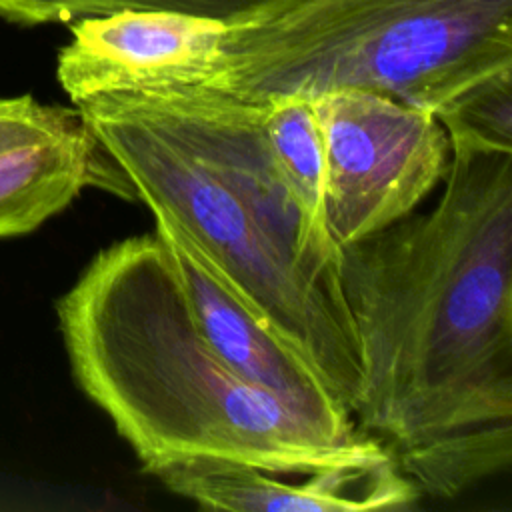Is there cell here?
Listing matches in <instances>:
<instances>
[{"instance_id": "52a82bcc", "label": "cell", "mask_w": 512, "mask_h": 512, "mask_svg": "<svg viewBox=\"0 0 512 512\" xmlns=\"http://www.w3.org/2000/svg\"><path fill=\"white\" fill-rule=\"evenodd\" d=\"M226 26L172 12L78 18L60 48L56 76L72 104L100 94L210 84Z\"/></svg>"}, {"instance_id": "277c9868", "label": "cell", "mask_w": 512, "mask_h": 512, "mask_svg": "<svg viewBox=\"0 0 512 512\" xmlns=\"http://www.w3.org/2000/svg\"><path fill=\"white\" fill-rule=\"evenodd\" d=\"M512 74V0H296L224 30L210 84L248 102L368 90L436 118Z\"/></svg>"}, {"instance_id": "9c48e42d", "label": "cell", "mask_w": 512, "mask_h": 512, "mask_svg": "<svg viewBox=\"0 0 512 512\" xmlns=\"http://www.w3.org/2000/svg\"><path fill=\"white\" fill-rule=\"evenodd\" d=\"M86 186L128 192L130 198L124 176L86 122L66 134L0 152V238L36 230Z\"/></svg>"}, {"instance_id": "7c38bea8", "label": "cell", "mask_w": 512, "mask_h": 512, "mask_svg": "<svg viewBox=\"0 0 512 512\" xmlns=\"http://www.w3.org/2000/svg\"><path fill=\"white\" fill-rule=\"evenodd\" d=\"M448 140L512 150V74L500 76L438 116Z\"/></svg>"}, {"instance_id": "3957f363", "label": "cell", "mask_w": 512, "mask_h": 512, "mask_svg": "<svg viewBox=\"0 0 512 512\" xmlns=\"http://www.w3.org/2000/svg\"><path fill=\"white\" fill-rule=\"evenodd\" d=\"M54 310L78 388L152 476L186 460L302 472L384 448L330 436L226 364L156 232L98 250Z\"/></svg>"}, {"instance_id": "8fae6325", "label": "cell", "mask_w": 512, "mask_h": 512, "mask_svg": "<svg viewBox=\"0 0 512 512\" xmlns=\"http://www.w3.org/2000/svg\"><path fill=\"white\" fill-rule=\"evenodd\" d=\"M296 0H0V18L36 26L114 12H172L208 18L226 28L264 18Z\"/></svg>"}, {"instance_id": "6da1fadb", "label": "cell", "mask_w": 512, "mask_h": 512, "mask_svg": "<svg viewBox=\"0 0 512 512\" xmlns=\"http://www.w3.org/2000/svg\"><path fill=\"white\" fill-rule=\"evenodd\" d=\"M448 142L430 210L340 248L362 360L352 416L438 498L512 462V150Z\"/></svg>"}, {"instance_id": "8992f818", "label": "cell", "mask_w": 512, "mask_h": 512, "mask_svg": "<svg viewBox=\"0 0 512 512\" xmlns=\"http://www.w3.org/2000/svg\"><path fill=\"white\" fill-rule=\"evenodd\" d=\"M154 224L194 320L220 358L330 436L342 442L356 440L362 432H356L352 412L318 370L252 312L214 262L174 222L154 216Z\"/></svg>"}, {"instance_id": "30bf717a", "label": "cell", "mask_w": 512, "mask_h": 512, "mask_svg": "<svg viewBox=\"0 0 512 512\" xmlns=\"http://www.w3.org/2000/svg\"><path fill=\"white\" fill-rule=\"evenodd\" d=\"M264 104V130L294 196L314 224L324 220V150L312 100L280 96Z\"/></svg>"}, {"instance_id": "7a4b0ae2", "label": "cell", "mask_w": 512, "mask_h": 512, "mask_svg": "<svg viewBox=\"0 0 512 512\" xmlns=\"http://www.w3.org/2000/svg\"><path fill=\"white\" fill-rule=\"evenodd\" d=\"M74 106L130 198L174 222L354 412L362 360L340 246L310 220L280 170L264 104L200 84L100 94Z\"/></svg>"}, {"instance_id": "ba28073f", "label": "cell", "mask_w": 512, "mask_h": 512, "mask_svg": "<svg viewBox=\"0 0 512 512\" xmlns=\"http://www.w3.org/2000/svg\"><path fill=\"white\" fill-rule=\"evenodd\" d=\"M168 490L208 510L230 512H362L402 510L418 500V488L384 446L302 472L186 460L154 474Z\"/></svg>"}, {"instance_id": "5b68a950", "label": "cell", "mask_w": 512, "mask_h": 512, "mask_svg": "<svg viewBox=\"0 0 512 512\" xmlns=\"http://www.w3.org/2000/svg\"><path fill=\"white\" fill-rule=\"evenodd\" d=\"M324 150V220L342 248L412 214L450 164L432 112L368 90L312 98Z\"/></svg>"}, {"instance_id": "4fadbf2b", "label": "cell", "mask_w": 512, "mask_h": 512, "mask_svg": "<svg viewBox=\"0 0 512 512\" xmlns=\"http://www.w3.org/2000/svg\"><path fill=\"white\" fill-rule=\"evenodd\" d=\"M84 124L76 106L44 104L30 94L0 96V152L66 134Z\"/></svg>"}]
</instances>
